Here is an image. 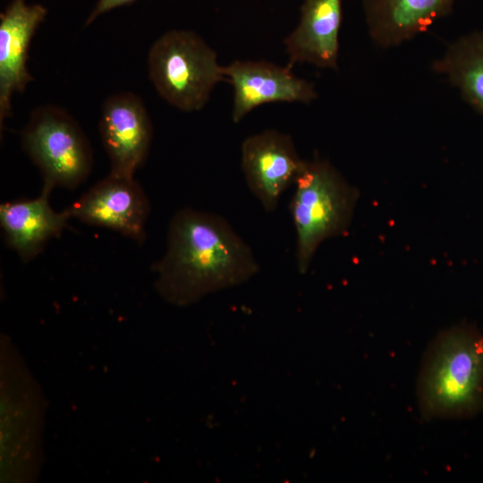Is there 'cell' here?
I'll return each mask as SVG.
<instances>
[{"label":"cell","mask_w":483,"mask_h":483,"mask_svg":"<svg viewBox=\"0 0 483 483\" xmlns=\"http://www.w3.org/2000/svg\"><path fill=\"white\" fill-rule=\"evenodd\" d=\"M152 270L160 292L182 305L249 281L259 265L227 220L185 208L171 218L165 251Z\"/></svg>","instance_id":"6da1fadb"},{"label":"cell","mask_w":483,"mask_h":483,"mask_svg":"<svg viewBox=\"0 0 483 483\" xmlns=\"http://www.w3.org/2000/svg\"><path fill=\"white\" fill-rule=\"evenodd\" d=\"M417 395L424 416L463 419L483 411V332L460 323L440 332L422 360Z\"/></svg>","instance_id":"7a4b0ae2"},{"label":"cell","mask_w":483,"mask_h":483,"mask_svg":"<svg viewBox=\"0 0 483 483\" xmlns=\"http://www.w3.org/2000/svg\"><path fill=\"white\" fill-rule=\"evenodd\" d=\"M290 201L298 271L306 273L319 246L344 234L352 223L359 191L327 160H303Z\"/></svg>","instance_id":"3957f363"},{"label":"cell","mask_w":483,"mask_h":483,"mask_svg":"<svg viewBox=\"0 0 483 483\" xmlns=\"http://www.w3.org/2000/svg\"><path fill=\"white\" fill-rule=\"evenodd\" d=\"M216 53L195 32L164 33L148 55L149 78L167 103L183 112L202 109L216 85L225 81Z\"/></svg>","instance_id":"277c9868"},{"label":"cell","mask_w":483,"mask_h":483,"mask_svg":"<svg viewBox=\"0 0 483 483\" xmlns=\"http://www.w3.org/2000/svg\"><path fill=\"white\" fill-rule=\"evenodd\" d=\"M21 135L23 149L42 174L44 188L74 189L90 174L89 141L64 109L51 105L34 109Z\"/></svg>","instance_id":"5b68a950"},{"label":"cell","mask_w":483,"mask_h":483,"mask_svg":"<svg viewBox=\"0 0 483 483\" xmlns=\"http://www.w3.org/2000/svg\"><path fill=\"white\" fill-rule=\"evenodd\" d=\"M72 218L117 232L139 243L146 239L150 204L133 177L109 174L67 208Z\"/></svg>","instance_id":"8992f818"},{"label":"cell","mask_w":483,"mask_h":483,"mask_svg":"<svg viewBox=\"0 0 483 483\" xmlns=\"http://www.w3.org/2000/svg\"><path fill=\"white\" fill-rule=\"evenodd\" d=\"M302 162L292 137L276 130L249 136L242 144L247 185L267 212L275 210L283 193L294 184Z\"/></svg>","instance_id":"52a82bcc"},{"label":"cell","mask_w":483,"mask_h":483,"mask_svg":"<svg viewBox=\"0 0 483 483\" xmlns=\"http://www.w3.org/2000/svg\"><path fill=\"white\" fill-rule=\"evenodd\" d=\"M98 129L110 174L133 177L145 162L152 140V123L141 98L131 92L107 97Z\"/></svg>","instance_id":"ba28073f"},{"label":"cell","mask_w":483,"mask_h":483,"mask_svg":"<svg viewBox=\"0 0 483 483\" xmlns=\"http://www.w3.org/2000/svg\"><path fill=\"white\" fill-rule=\"evenodd\" d=\"M223 70L225 81L233 89L232 119L234 123L264 104H309L318 97L314 84L297 77L288 66L266 61L236 60Z\"/></svg>","instance_id":"9c48e42d"},{"label":"cell","mask_w":483,"mask_h":483,"mask_svg":"<svg viewBox=\"0 0 483 483\" xmlns=\"http://www.w3.org/2000/svg\"><path fill=\"white\" fill-rule=\"evenodd\" d=\"M47 14L41 4L13 0L0 15V125L12 115V97L22 92L33 77L27 69L33 35Z\"/></svg>","instance_id":"30bf717a"},{"label":"cell","mask_w":483,"mask_h":483,"mask_svg":"<svg viewBox=\"0 0 483 483\" xmlns=\"http://www.w3.org/2000/svg\"><path fill=\"white\" fill-rule=\"evenodd\" d=\"M343 0H303L298 25L284 39L287 66L337 69Z\"/></svg>","instance_id":"8fae6325"},{"label":"cell","mask_w":483,"mask_h":483,"mask_svg":"<svg viewBox=\"0 0 483 483\" xmlns=\"http://www.w3.org/2000/svg\"><path fill=\"white\" fill-rule=\"evenodd\" d=\"M51 191L42 187L35 199L8 201L0 206V225L5 243L24 262L33 259L50 240L59 237L72 218L67 208L62 212L52 208Z\"/></svg>","instance_id":"7c38bea8"},{"label":"cell","mask_w":483,"mask_h":483,"mask_svg":"<svg viewBox=\"0 0 483 483\" xmlns=\"http://www.w3.org/2000/svg\"><path fill=\"white\" fill-rule=\"evenodd\" d=\"M456 0H361L369 34L380 47L401 45L451 13Z\"/></svg>","instance_id":"4fadbf2b"},{"label":"cell","mask_w":483,"mask_h":483,"mask_svg":"<svg viewBox=\"0 0 483 483\" xmlns=\"http://www.w3.org/2000/svg\"><path fill=\"white\" fill-rule=\"evenodd\" d=\"M432 69L444 75L462 97L483 115V29L455 39Z\"/></svg>","instance_id":"5bb4252c"},{"label":"cell","mask_w":483,"mask_h":483,"mask_svg":"<svg viewBox=\"0 0 483 483\" xmlns=\"http://www.w3.org/2000/svg\"><path fill=\"white\" fill-rule=\"evenodd\" d=\"M137 0H97L95 7L88 16L85 25L91 24L98 16L117 7L130 4Z\"/></svg>","instance_id":"9a60e30c"}]
</instances>
